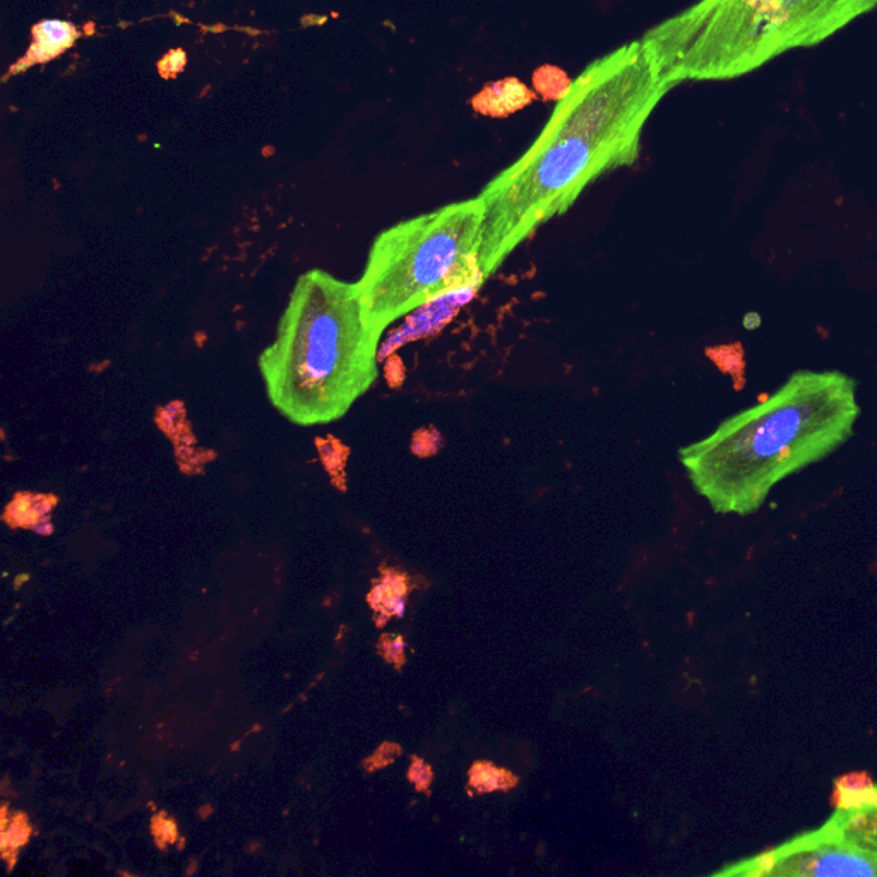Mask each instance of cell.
I'll list each match as a JSON object with an SVG mask.
<instances>
[{
  "mask_svg": "<svg viewBox=\"0 0 877 877\" xmlns=\"http://www.w3.org/2000/svg\"><path fill=\"white\" fill-rule=\"evenodd\" d=\"M877 8V0H699L641 36L675 88L730 81L810 48Z\"/></svg>",
  "mask_w": 877,
  "mask_h": 877,
  "instance_id": "4",
  "label": "cell"
},
{
  "mask_svg": "<svg viewBox=\"0 0 877 877\" xmlns=\"http://www.w3.org/2000/svg\"><path fill=\"white\" fill-rule=\"evenodd\" d=\"M408 780L411 785L416 786L417 792L429 794L431 792L432 782H434V771L429 762L423 761L419 756L411 758L410 770H408Z\"/></svg>",
  "mask_w": 877,
  "mask_h": 877,
  "instance_id": "14",
  "label": "cell"
},
{
  "mask_svg": "<svg viewBox=\"0 0 877 877\" xmlns=\"http://www.w3.org/2000/svg\"><path fill=\"white\" fill-rule=\"evenodd\" d=\"M518 785V777L506 768H498L491 761H477L468 771V790L471 794L509 792Z\"/></svg>",
  "mask_w": 877,
  "mask_h": 877,
  "instance_id": "11",
  "label": "cell"
},
{
  "mask_svg": "<svg viewBox=\"0 0 877 877\" xmlns=\"http://www.w3.org/2000/svg\"><path fill=\"white\" fill-rule=\"evenodd\" d=\"M761 326V315L756 314V312H750L744 317V327L749 329V332H754V329H758Z\"/></svg>",
  "mask_w": 877,
  "mask_h": 877,
  "instance_id": "16",
  "label": "cell"
},
{
  "mask_svg": "<svg viewBox=\"0 0 877 877\" xmlns=\"http://www.w3.org/2000/svg\"><path fill=\"white\" fill-rule=\"evenodd\" d=\"M857 381L842 371H795L773 395L678 450L718 515H753L777 483L822 461L854 435Z\"/></svg>",
  "mask_w": 877,
  "mask_h": 877,
  "instance_id": "2",
  "label": "cell"
},
{
  "mask_svg": "<svg viewBox=\"0 0 877 877\" xmlns=\"http://www.w3.org/2000/svg\"><path fill=\"white\" fill-rule=\"evenodd\" d=\"M401 754V747L393 742H386L380 749L375 750L374 756L365 761V770L375 771L381 770L384 766L392 765L396 758Z\"/></svg>",
  "mask_w": 877,
  "mask_h": 877,
  "instance_id": "15",
  "label": "cell"
},
{
  "mask_svg": "<svg viewBox=\"0 0 877 877\" xmlns=\"http://www.w3.org/2000/svg\"><path fill=\"white\" fill-rule=\"evenodd\" d=\"M408 576L393 567H381V578L375 579L368 602L374 611L375 624L383 627L393 617H401L407 611Z\"/></svg>",
  "mask_w": 877,
  "mask_h": 877,
  "instance_id": "8",
  "label": "cell"
},
{
  "mask_svg": "<svg viewBox=\"0 0 877 877\" xmlns=\"http://www.w3.org/2000/svg\"><path fill=\"white\" fill-rule=\"evenodd\" d=\"M533 100L527 84L515 77L489 84L471 100V107L483 116L506 117L518 112Z\"/></svg>",
  "mask_w": 877,
  "mask_h": 877,
  "instance_id": "9",
  "label": "cell"
},
{
  "mask_svg": "<svg viewBox=\"0 0 877 877\" xmlns=\"http://www.w3.org/2000/svg\"><path fill=\"white\" fill-rule=\"evenodd\" d=\"M29 834H32V826L26 816L17 813L9 821L8 806H4L2 809V855L9 862V866L16 861L17 850L28 843Z\"/></svg>",
  "mask_w": 877,
  "mask_h": 877,
  "instance_id": "12",
  "label": "cell"
},
{
  "mask_svg": "<svg viewBox=\"0 0 877 877\" xmlns=\"http://www.w3.org/2000/svg\"><path fill=\"white\" fill-rule=\"evenodd\" d=\"M713 876L730 877H877V855L850 842L831 819L818 830L797 834L756 857L734 862Z\"/></svg>",
  "mask_w": 877,
  "mask_h": 877,
  "instance_id": "6",
  "label": "cell"
},
{
  "mask_svg": "<svg viewBox=\"0 0 877 877\" xmlns=\"http://www.w3.org/2000/svg\"><path fill=\"white\" fill-rule=\"evenodd\" d=\"M377 653H380L387 663H392L396 670L404 669L405 663H407V645H405V639L401 638V636H381L380 642H377Z\"/></svg>",
  "mask_w": 877,
  "mask_h": 877,
  "instance_id": "13",
  "label": "cell"
},
{
  "mask_svg": "<svg viewBox=\"0 0 877 877\" xmlns=\"http://www.w3.org/2000/svg\"><path fill=\"white\" fill-rule=\"evenodd\" d=\"M831 821L850 842L877 855V785L866 773H852L834 782Z\"/></svg>",
  "mask_w": 877,
  "mask_h": 877,
  "instance_id": "7",
  "label": "cell"
},
{
  "mask_svg": "<svg viewBox=\"0 0 877 877\" xmlns=\"http://www.w3.org/2000/svg\"><path fill=\"white\" fill-rule=\"evenodd\" d=\"M483 203L446 204L381 231L357 281L363 314L375 333L417 309L485 281L480 272Z\"/></svg>",
  "mask_w": 877,
  "mask_h": 877,
  "instance_id": "5",
  "label": "cell"
},
{
  "mask_svg": "<svg viewBox=\"0 0 877 877\" xmlns=\"http://www.w3.org/2000/svg\"><path fill=\"white\" fill-rule=\"evenodd\" d=\"M380 341L357 285L311 269L297 279L275 339L260 356L267 398L302 428L344 419L380 377Z\"/></svg>",
  "mask_w": 877,
  "mask_h": 877,
  "instance_id": "3",
  "label": "cell"
},
{
  "mask_svg": "<svg viewBox=\"0 0 877 877\" xmlns=\"http://www.w3.org/2000/svg\"><path fill=\"white\" fill-rule=\"evenodd\" d=\"M670 89L641 38L593 60L570 81L530 148L479 194L483 278L540 227L569 212L593 182L639 160L642 132Z\"/></svg>",
  "mask_w": 877,
  "mask_h": 877,
  "instance_id": "1",
  "label": "cell"
},
{
  "mask_svg": "<svg viewBox=\"0 0 877 877\" xmlns=\"http://www.w3.org/2000/svg\"><path fill=\"white\" fill-rule=\"evenodd\" d=\"M33 36H35V40L26 56L28 65L45 62V60L52 59L68 50L76 40L77 32L72 24L62 23V21H44V23L36 24Z\"/></svg>",
  "mask_w": 877,
  "mask_h": 877,
  "instance_id": "10",
  "label": "cell"
}]
</instances>
